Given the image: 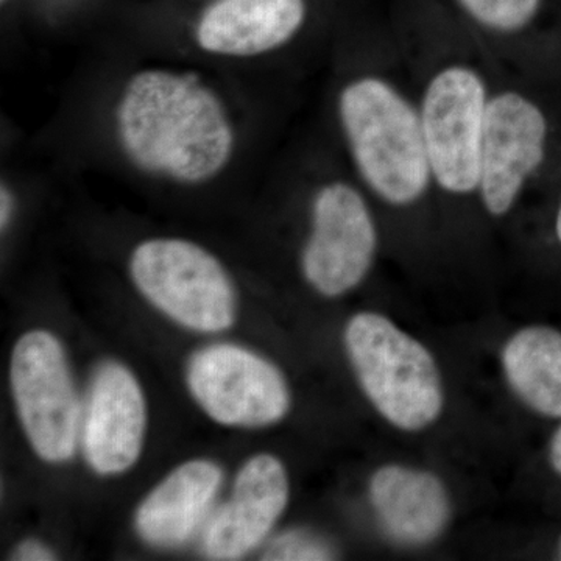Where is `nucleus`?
I'll return each instance as SVG.
<instances>
[{
	"label": "nucleus",
	"instance_id": "423d86ee",
	"mask_svg": "<svg viewBox=\"0 0 561 561\" xmlns=\"http://www.w3.org/2000/svg\"><path fill=\"white\" fill-rule=\"evenodd\" d=\"M130 276L154 308L187 330L220 332L234 324L230 275L198 243L175 238L140 242L130 256Z\"/></svg>",
	"mask_w": 561,
	"mask_h": 561
},
{
	"label": "nucleus",
	"instance_id": "6ab92c4d",
	"mask_svg": "<svg viewBox=\"0 0 561 561\" xmlns=\"http://www.w3.org/2000/svg\"><path fill=\"white\" fill-rule=\"evenodd\" d=\"M546 179L556 181L557 186V205H556V217H553V231H556L557 241H559L561 247V154L559 160H557L556 164H553L552 171L549 172V175Z\"/></svg>",
	"mask_w": 561,
	"mask_h": 561
},
{
	"label": "nucleus",
	"instance_id": "6e6552de",
	"mask_svg": "<svg viewBox=\"0 0 561 561\" xmlns=\"http://www.w3.org/2000/svg\"><path fill=\"white\" fill-rule=\"evenodd\" d=\"M10 382L33 451L50 463L72 459L81 409L58 339L41 330L22 335L11 354Z\"/></svg>",
	"mask_w": 561,
	"mask_h": 561
},
{
	"label": "nucleus",
	"instance_id": "412c9836",
	"mask_svg": "<svg viewBox=\"0 0 561 561\" xmlns=\"http://www.w3.org/2000/svg\"><path fill=\"white\" fill-rule=\"evenodd\" d=\"M11 206H13V202H11L10 191L5 190V186L2 187V228L7 227L9 224L11 216Z\"/></svg>",
	"mask_w": 561,
	"mask_h": 561
},
{
	"label": "nucleus",
	"instance_id": "0eeeda50",
	"mask_svg": "<svg viewBox=\"0 0 561 561\" xmlns=\"http://www.w3.org/2000/svg\"><path fill=\"white\" fill-rule=\"evenodd\" d=\"M364 187L331 179L313 191L309 234L301 249V273L317 294L337 298L370 275L379 231Z\"/></svg>",
	"mask_w": 561,
	"mask_h": 561
},
{
	"label": "nucleus",
	"instance_id": "4be33fe9",
	"mask_svg": "<svg viewBox=\"0 0 561 561\" xmlns=\"http://www.w3.org/2000/svg\"><path fill=\"white\" fill-rule=\"evenodd\" d=\"M559 559L561 560V538H560V542H559Z\"/></svg>",
	"mask_w": 561,
	"mask_h": 561
},
{
	"label": "nucleus",
	"instance_id": "2eb2a0df",
	"mask_svg": "<svg viewBox=\"0 0 561 561\" xmlns=\"http://www.w3.org/2000/svg\"><path fill=\"white\" fill-rule=\"evenodd\" d=\"M502 370L508 386L548 419H561V332L549 327L523 328L505 342Z\"/></svg>",
	"mask_w": 561,
	"mask_h": 561
},
{
	"label": "nucleus",
	"instance_id": "f257e3e1",
	"mask_svg": "<svg viewBox=\"0 0 561 561\" xmlns=\"http://www.w3.org/2000/svg\"><path fill=\"white\" fill-rule=\"evenodd\" d=\"M113 131L133 169L179 186L219 179L238 146L219 92L198 73L169 68L128 77L114 103Z\"/></svg>",
	"mask_w": 561,
	"mask_h": 561
},
{
	"label": "nucleus",
	"instance_id": "dca6fc26",
	"mask_svg": "<svg viewBox=\"0 0 561 561\" xmlns=\"http://www.w3.org/2000/svg\"><path fill=\"white\" fill-rule=\"evenodd\" d=\"M456 3L482 32L496 38H518L537 24L545 0H456Z\"/></svg>",
	"mask_w": 561,
	"mask_h": 561
},
{
	"label": "nucleus",
	"instance_id": "5701e85b",
	"mask_svg": "<svg viewBox=\"0 0 561 561\" xmlns=\"http://www.w3.org/2000/svg\"><path fill=\"white\" fill-rule=\"evenodd\" d=\"M5 2H7V0H2V3H5Z\"/></svg>",
	"mask_w": 561,
	"mask_h": 561
},
{
	"label": "nucleus",
	"instance_id": "4468645a",
	"mask_svg": "<svg viewBox=\"0 0 561 561\" xmlns=\"http://www.w3.org/2000/svg\"><path fill=\"white\" fill-rule=\"evenodd\" d=\"M221 470L209 460H191L175 468L144 500L136 512V529L154 546L181 545L208 515Z\"/></svg>",
	"mask_w": 561,
	"mask_h": 561
},
{
	"label": "nucleus",
	"instance_id": "1a4fd4ad",
	"mask_svg": "<svg viewBox=\"0 0 561 561\" xmlns=\"http://www.w3.org/2000/svg\"><path fill=\"white\" fill-rule=\"evenodd\" d=\"M187 386L203 411L224 426H272L291 404L289 386L272 362L225 343L192 356Z\"/></svg>",
	"mask_w": 561,
	"mask_h": 561
},
{
	"label": "nucleus",
	"instance_id": "a211bd4d",
	"mask_svg": "<svg viewBox=\"0 0 561 561\" xmlns=\"http://www.w3.org/2000/svg\"><path fill=\"white\" fill-rule=\"evenodd\" d=\"M11 559L21 561H47L55 560V556L50 549H47L46 546L41 545L39 541L28 540L22 542Z\"/></svg>",
	"mask_w": 561,
	"mask_h": 561
},
{
	"label": "nucleus",
	"instance_id": "9d476101",
	"mask_svg": "<svg viewBox=\"0 0 561 561\" xmlns=\"http://www.w3.org/2000/svg\"><path fill=\"white\" fill-rule=\"evenodd\" d=\"M146 400L133 373L103 362L92 375L81 416L84 459L101 476L121 474L139 459L146 435Z\"/></svg>",
	"mask_w": 561,
	"mask_h": 561
},
{
	"label": "nucleus",
	"instance_id": "39448f33",
	"mask_svg": "<svg viewBox=\"0 0 561 561\" xmlns=\"http://www.w3.org/2000/svg\"><path fill=\"white\" fill-rule=\"evenodd\" d=\"M343 339L362 390L391 426L420 432L440 419L443 379L423 343L376 312L356 313Z\"/></svg>",
	"mask_w": 561,
	"mask_h": 561
},
{
	"label": "nucleus",
	"instance_id": "9b49d317",
	"mask_svg": "<svg viewBox=\"0 0 561 561\" xmlns=\"http://www.w3.org/2000/svg\"><path fill=\"white\" fill-rule=\"evenodd\" d=\"M290 485L275 456L251 457L239 471L230 501L203 531V551L210 560H239L260 546L286 511Z\"/></svg>",
	"mask_w": 561,
	"mask_h": 561
},
{
	"label": "nucleus",
	"instance_id": "7ed1b4c3",
	"mask_svg": "<svg viewBox=\"0 0 561 561\" xmlns=\"http://www.w3.org/2000/svg\"><path fill=\"white\" fill-rule=\"evenodd\" d=\"M561 154V113L548 91L496 80L483 130L478 201L493 219L507 217Z\"/></svg>",
	"mask_w": 561,
	"mask_h": 561
},
{
	"label": "nucleus",
	"instance_id": "f03ea898",
	"mask_svg": "<svg viewBox=\"0 0 561 561\" xmlns=\"http://www.w3.org/2000/svg\"><path fill=\"white\" fill-rule=\"evenodd\" d=\"M335 117L357 181L394 209H409L435 191L419 102L386 69H364L343 81Z\"/></svg>",
	"mask_w": 561,
	"mask_h": 561
},
{
	"label": "nucleus",
	"instance_id": "f8f14e48",
	"mask_svg": "<svg viewBox=\"0 0 561 561\" xmlns=\"http://www.w3.org/2000/svg\"><path fill=\"white\" fill-rule=\"evenodd\" d=\"M306 20V0H219L202 14L194 38L216 57L256 58L286 47Z\"/></svg>",
	"mask_w": 561,
	"mask_h": 561
},
{
	"label": "nucleus",
	"instance_id": "f3484780",
	"mask_svg": "<svg viewBox=\"0 0 561 561\" xmlns=\"http://www.w3.org/2000/svg\"><path fill=\"white\" fill-rule=\"evenodd\" d=\"M265 560H330L331 549L305 534H287L268 549Z\"/></svg>",
	"mask_w": 561,
	"mask_h": 561
},
{
	"label": "nucleus",
	"instance_id": "aec40b11",
	"mask_svg": "<svg viewBox=\"0 0 561 561\" xmlns=\"http://www.w3.org/2000/svg\"><path fill=\"white\" fill-rule=\"evenodd\" d=\"M549 460H551L553 470L561 476V426L553 434L551 446H549Z\"/></svg>",
	"mask_w": 561,
	"mask_h": 561
},
{
	"label": "nucleus",
	"instance_id": "20e7f679",
	"mask_svg": "<svg viewBox=\"0 0 561 561\" xmlns=\"http://www.w3.org/2000/svg\"><path fill=\"white\" fill-rule=\"evenodd\" d=\"M490 70L470 54H445L421 77L416 94L435 191L478 198L483 130L494 88Z\"/></svg>",
	"mask_w": 561,
	"mask_h": 561
},
{
	"label": "nucleus",
	"instance_id": "ddd939ff",
	"mask_svg": "<svg viewBox=\"0 0 561 561\" xmlns=\"http://www.w3.org/2000/svg\"><path fill=\"white\" fill-rule=\"evenodd\" d=\"M368 493L382 529L401 545H430L451 519L448 490L431 471L386 465L371 476Z\"/></svg>",
	"mask_w": 561,
	"mask_h": 561
}]
</instances>
